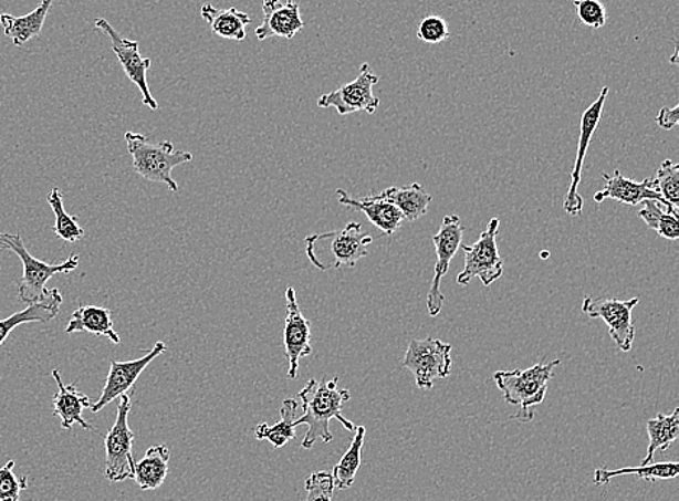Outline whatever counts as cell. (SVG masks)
Masks as SVG:
<instances>
[{
  "label": "cell",
  "instance_id": "1",
  "mask_svg": "<svg viewBox=\"0 0 679 501\" xmlns=\"http://www.w3.org/2000/svg\"><path fill=\"white\" fill-rule=\"evenodd\" d=\"M338 377H332L331 380L323 378L317 382L312 378L299 393V399L302 400L303 416L294 421V425H307V434L304 437L302 447L304 449L313 448L316 441L331 443L334 439L330 429L332 419L340 421L342 426L349 432L355 430L353 421L342 416V407L351 399L349 392L346 388H338Z\"/></svg>",
  "mask_w": 679,
  "mask_h": 501
},
{
  "label": "cell",
  "instance_id": "2",
  "mask_svg": "<svg viewBox=\"0 0 679 501\" xmlns=\"http://www.w3.org/2000/svg\"><path fill=\"white\" fill-rule=\"evenodd\" d=\"M306 255L317 270H340L357 265L367 257L373 237L363 231L358 222H349L342 231L315 233L304 240Z\"/></svg>",
  "mask_w": 679,
  "mask_h": 501
},
{
  "label": "cell",
  "instance_id": "3",
  "mask_svg": "<svg viewBox=\"0 0 679 501\" xmlns=\"http://www.w3.org/2000/svg\"><path fill=\"white\" fill-rule=\"evenodd\" d=\"M125 140L137 175L149 181L163 182L171 194L179 191V185L173 179L171 173L181 164L194 160V154L177 149L170 140L156 144L137 133H126Z\"/></svg>",
  "mask_w": 679,
  "mask_h": 501
},
{
  "label": "cell",
  "instance_id": "4",
  "mask_svg": "<svg viewBox=\"0 0 679 501\" xmlns=\"http://www.w3.org/2000/svg\"><path fill=\"white\" fill-rule=\"evenodd\" d=\"M561 359L550 364L537 363L527 369H512V372H498L494 382L503 393L505 403L520 406V411L513 419L526 424L533 420L535 407L542 405L547 392V383L554 377V368L558 367Z\"/></svg>",
  "mask_w": 679,
  "mask_h": 501
},
{
  "label": "cell",
  "instance_id": "5",
  "mask_svg": "<svg viewBox=\"0 0 679 501\" xmlns=\"http://www.w3.org/2000/svg\"><path fill=\"white\" fill-rule=\"evenodd\" d=\"M0 250H9L15 252L23 265V274L20 280V290L18 298L25 304H31L41 301L46 293V283L54 274H67L76 270L79 267V255L69 257L60 264H46V262L35 259L27 250L21 236L18 233L0 232Z\"/></svg>",
  "mask_w": 679,
  "mask_h": 501
},
{
  "label": "cell",
  "instance_id": "6",
  "mask_svg": "<svg viewBox=\"0 0 679 501\" xmlns=\"http://www.w3.org/2000/svg\"><path fill=\"white\" fill-rule=\"evenodd\" d=\"M133 401L129 395L119 397L118 414L115 424L105 437V477L111 482L134 479L135 461L133 447L135 434L129 428V414Z\"/></svg>",
  "mask_w": 679,
  "mask_h": 501
},
{
  "label": "cell",
  "instance_id": "7",
  "mask_svg": "<svg viewBox=\"0 0 679 501\" xmlns=\"http://www.w3.org/2000/svg\"><path fill=\"white\" fill-rule=\"evenodd\" d=\"M452 345L433 338L410 341L401 359L403 367L414 374L420 390H432L435 382L451 374Z\"/></svg>",
  "mask_w": 679,
  "mask_h": 501
},
{
  "label": "cell",
  "instance_id": "8",
  "mask_svg": "<svg viewBox=\"0 0 679 501\" xmlns=\"http://www.w3.org/2000/svg\"><path fill=\"white\" fill-rule=\"evenodd\" d=\"M499 228L500 219H491L479 241L472 246L462 247L463 254H466V267L458 274V284L468 285L472 279H479L482 285L490 288L503 275L504 264L498 247Z\"/></svg>",
  "mask_w": 679,
  "mask_h": 501
},
{
  "label": "cell",
  "instance_id": "9",
  "mask_svg": "<svg viewBox=\"0 0 679 501\" xmlns=\"http://www.w3.org/2000/svg\"><path fill=\"white\" fill-rule=\"evenodd\" d=\"M639 298L620 301V299H594L585 296L583 312L592 320H602L608 327V334L623 353H629L634 346L636 327L634 309L639 304Z\"/></svg>",
  "mask_w": 679,
  "mask_h": 501
},
{
  "label": "cell",
  "instance_id": "10",
  "mask_svg": "<svg viewBox=\"0 0 679 501\" xmlns=\"http://www.w3.org/2000/svg\"><path fill=\"white\" fill-rule=\"evenodd\" d=\"M380 82V77L373 73L368 63L361 65L358 77L355 81L342 84L334 92L326 93L317 101V106L335 107L340 115H351L355 112H367L369 115L376 114L380 107V100L374 95L373 88Z\"/></svg>",
  "mask_w": 679,
  "mask_h": 501
},
{
  "label": "cell",
  "instance_id": "11",
  "mask_svg": "<svg viewBox=\"0 0 679 501\" xmlns=\"http://www.w3.org/2000/svg\"><path fill=\"white\" fill-rule=\"evenodd\" d=\"M95 27L97 30L102 31L103 34L109 36L112 50H114L116 59L119 60L126 77L138 87L140 95H143V105L149 107L152 111H157L158 103L154 100L147 81V73L148 70L152 69L153 61L144 59L143 55H140L139 42L122 36L105 18H97Z\"/></svg>",
  "mask_w": 679,
  "mask_h": 501
},
{
  "label": "cell",
  "instance_id": "12",
  "mask_svg": "<svg viewBox=\"0 0 679 501\" xmlns=\"http://www.w3.org/2000/svg\"><path fill=\"white\" fill-rule=\"evenodd\" d=\"M462 233L463 228L460 217L451 215V217L443 218L437 236L432 238L438 261L437 265H435L433 280L428 292V312L430 316H438L440 311H442L445 296L440 292V283H442L445 274H448L453 257L460 250Z\"/></svg>",
  "mask_w": 679,
  "mask_h": 501
},
{
  "label": "cell",
  "instance_id": "13",
  "mask_svg": "<svg viewBox=\"0 0 679 501\" xmlns=\"http://www.w3.org/2000/svg\"><path fill=\"white\" fill-rule=\"evenodd\" d=\"M167 351V345L158 341L147 354L133 362H112L109 374H107L105 387H103L100 400L92 405L93 414L101 411L109 403L119 399L121 396L128 395L133 390L135 383L138 382L140 374L147 369L154 359L160 357Z\"/></svg>",
  "mask_w": 679,
  "mask_h": 501
},
{
  "label": "cell",
  "instance_id": "14",
  "mask_svg": "<svg viewBox=\"0 0 679 501\" xmlns=\"http://www.w3.org/2000/svg\"><path fill=\"white\" fill-rule=\"evenodd\" d=\"M285 309H288V316H285L284 325V349L285 357L289 359L288 376L290 380H294L299 376L300 358L307 357L313 349L311 322L300 311L296 290L293 285L285 290Z\"/></svg>",
  "mask_w": 679,
  "mask_h": 501
},
{
  "label": "cell",
  "instance_id": "15",
  "mask_svg": "<svg viewBox=\"0 0 679 501\" xmlns=\"http://www.w3.org/2000/svg\"><path fill=\"white\" fill-rule=\"evenodd\" d=\"M608 95V87H603L597 101L584 112L583 118H581V131L578 139L577 158H575V166L573 175H571V186L568 194L564 200V210L570 217H579L584 210L583 196L578 194V186L581 182V173H583V164L585 160V154L588 152L589 143H592L593 135L598 128L599 121H602L604 103H606Z\"/></svg>",
  "mask_w": 679,
  "mask_h": 501
},
{
  "label": "cell",
  "instance_id": "16",
  "mask_svg": "<svg viewBox=\"0 0 679 501\" xmlns=\"http://www.w3.org/2000/svg\"><path fill=\"white\" fill-rule=\"evenodd\" d=\"M264 20L255 30V36L260 41L280 36V39L293 40L297 32L306 27L300 13V4L294 0L283 3L281 0H262Z\"/></svg>",
  "mask_w": 679,
  "mask_h": 501
},
{
  "label": "cell",
  "instance_id": "17",
  "mask_svg": "<svg viewBox=\"0 0 679 501\" xmlns=\"http://www.w3.org/2000/svg\"><path fill=\"white\" fill-rule=\"evenodd\" d=\"M602 177L606 181L604 182V189L594 195V201L598 205L603 203L604 200L612 199L629 206L644 203L645 200H658L665 206L662 196L658 194L652 179L638 182L627 179V177L621 175L620 170H615L613 176L602 173Z\"/></svg>",
  "mask_w": 679,
  "mask_h": 501
},
{
  "label": "cell",
  "instance_id": "18",
  "mask_svg": "<svg viewBox=\"0 0 679 501\" xmlns=\"http://www.w3.org/2000/svg\"><path fill=\"white\" fill-rule=\"evenodd\" d=\"M336 194H338L341 205L363 212L368 218V221L374 227L380 229L383 233H386V236H393V233L399 231L403 221H405L400 210L395 205L377 198L376 195H369L363 199H354L342 189L336 190Z\"/></svg>",
  "mask_w": 679,
  "mask_h": 501
},
{
  "label": "cell",
  "instance_id": "19",
  "mask_svg": "<svg viewBox=\"0 0 679 501\" xmlns=\"http://www.w3.org/2000/svg\"><path fill=\"white\" fill-rule=\"evenodd\" d=\"M53 377L58 383L59 392L55 393L53 405L54 415L61 419L63 429H72L73 425H81L83 429L93 430V426L83 419V410L91 409L92 400L76 386H65L61 380L59 369H54Z\"/></svg>",
  "mask_w": 679,
  "mask_h": 501
},
{
  "label": "cell",
  "instance_id": "20",
  "mask_svg": "<svg viewBox=\"0 0 679 501\" xmlns=\"http://www.w3.org/2000/svg\"><path fill=\"white\" fill-rule=\"evenodd\" d=\"M61 304H63V296H61L60 290L50 289L46 290L41 301L28 304L23 311L13 313L7 320L0 321V346L4 344L11 332L23 323H44L54 320L59 315Z\"/></svg>",
  "mask_w": 679,
  "mask_h": 501
},
{
  "label": "cell",
  "instance_id": "21",
  "mask_svg": "<svg viewBox=\"0 0 679 501\" xmlns=\"http://www.w3.org/2000/svg\"><path fill=\"white\" fill-rule=\"evenodd\" d=\"M54 2L55 0H41V3L34 11L23 17H13L11 13H2V15H0V25L3 27L4 35L12 40L13 45H25L28 41L41 34L46 17H49L50 9L53 7Z\"/></svg>",
  "mask_w": 679,
  "mask_h": 501
},
{
  "label": "cell",
  "instance_id": "22",
  "mask_svg": "<svg viewBox=\"0 0 679 501\" xmlns=\"http://www.w3.org/2000/svg\"><path fill=\"white\" fill-rule=\"evenodd\" d=\"M201 18L220 39L241 42L247 39V28L251 23L248 13L236 8L218 9L213 4L205 3L200 9Z\"/></svg>",
  "mask_w": 679,
  "mask_h": 501
},
{
  "label": "cell",
  "instance_id": "23",
  "mask_svg": "<svg viewBox=\"0 0 679 501\" xmlns=\"http://www.w3.org/2000/svg\"><path fill=\"white\" fill-rule=\"evenodd\" d=\"M376 196L395 205L400 210L405 221L409 222L418 221L419 218L425 217L428 213L430 201H432V196L419 182H411V185L403 187H388Z\"/></svg>",
  "mask_w": 679,
  "mask_h": 501
},
{
  "label": "cell",
  "instance_id": "24",
  "mask_svg": "<svg viewBox=\"0 0 679 501\" xmlns=\"http://www.w3.org/2000/svg\"><path fill=\"white\" fill-rule=\"evenodd\" d=\"M65 332L67 334L87 332V334L105 336L116 345L121 344V336L118 332H115L114 323H112V312L106 307L81 306L76 309Z\"/></svg>",
  "mask_w": 679,
  "mask_h": 501
},
{
  "label": "cell",
  "instance_id": "25",
  "mask_svg": "<svg viewBox=\"0 0 679 501\" xmlns=\"http://www.w3.org/2000/svg\"><path fill=\"white\" fill-rule=\"evenodd\" d=\"M170 449L166 445H156L148 449L143 460L135 462L134 479L140 490H157L168 476Z\"/></svg>",
  "mask_w": 679,
  "mask_h": 501
},
{
  "label": "cell",
  "instance_id": "26",
  "mask_svg": "<svg viewBox=\"0 0 679 501\" xmlns=\"http://www.w3.org/2000/svg\"><path fill=\"white\" fill-rule=\"evenodd\" d=\"M299 403L294 399H285L281 405V420L270 426L261 424L255 428V438L259 441H269L275 449L283 448L284 445L296 438V425Z\"/></svg>",
  "mask_w": 679,
  "mask_h": 501
},
{
  "label": "cell",
  "instance_id": "27",
  "mask_svg": "<svg viewBox=\"0 0 679 501\" xmlns=\"http://www.w3.org/2000/svg\"><path fill=\"white\" fill-rule=\"evenodd\" d=\"M648 430L649 447L644 460V466L652 463L655 452L667 451L679 437V409H673L672 414H659L657 418L646 424Z\"/></svg>",
  "mask_w": 679,
  "mask_h": 501
},
{
  "label": "cell",
  "instance_id": "28",
  "mask_svg": "<svg viewBox=\"0 0 679 501\" xmlns=\"http://www.w3.org/2000/svg\"><path fill=\"white\" fill-rule=\"evenodd\" d=\"M629 474L638 476L639 479L646 481L673 480L679 474V466L678 462H659L648 463V466L641 463L640 467H627L621 468V470L599 468V470L594 471V482L597 486H604L610 482V480L616 479V477Z\"/></svg>",
  "mask_w": 679,
  "mask_h": 501
},
{
  "label": "cell",
  "instance_id": "29",
  "mask_svg": "<svg viewBox=\"0 0 679 501\" xmlns=\"http://www.w3.org/2000/svg\"><path fill=\"white\" fill-rule=\"evenodd\" d=\"M365 434L367 429L364 426H357L355 428V437L353 443L345 456L341 458L340 463H336L332 477H334L335 489L346 490L353 487L355 477L363 461V448L365 441Z\"/></svg>",
  "mask_w": 679,
  "mask_h": 501
},
{
  "label": "cell",
  "instance_id": "30",
  "mask_svg": "<svg viewBox=\"0 0 679 501\" xmlns=\"http://www.w3.org/2000/svg\"><path fill=\"white\" fill-rule=\"evenodd\" d=\"M644 203L645 208L638 213L641 221L665 240L677 241L679 238L678 213L665 208L658 200H645Z\"/></svg>",
  "mask_w": 679,
  "mask_h": 501
},
{
  "label": "cell",
  "instance_id": "31",
  "mask_svg": "<svg viewBox=\"0 0 679 501\" xmlns=\"http://www.w3.org/2000/svg\"><path fill=\"white\" fill-rule=\"evenodd\" d=\"M49 203L53 209L55 225L53 231L55 236L65 242H76L84 236V229L79 225L77 219L65 212L63 194L58 187L51 190Z\"/></svg>",
  "mask_w": 679,
  "mask_h": 501
},
{
  "label": "cell",
  "instance_id": "32",
  "mask_svg": "<svg viewBox=\"0 0 679 501\" xmlns=\"http://www.w3.org/2000/svg\"><path fill=\"white\" fill-rule=\"evenodd\" d=\"M654 185L658 194L662 196L665 206L672 212L678 213L679 208V166L671 160L660 164L657 176L654 177Z\"/></svg>",
  "mask_w": 679,
  "mask_h": 501
},
{
  "label": "cell",
  "instance_id": "33",
  "mask_svg": "<svg viewBox=\"0 0 679 501\" xmlns=\"http://www.w3.org/2000/svg\"><path fill=\"white\" fill-rule=\"evenodd\" d=\"M13 468L15 461L12 460L0 467V501H20L22 491L27 490V477H17Z\"/></svg>",
  "mask_w": 679,
  "mask_h": 501
},
{
  "label": "cell",
  "instance_id": "34",
  "mask_svg": "<svg viewBox=\"0 0 679 501\" xmlns=\"http://www.w3.org/2000/svg\"><path fill=\"white\" fill-rule=\"evenodd\" d=\"M575 11L578 20L592 30H599L606 25V7L599 0H574Z\"/></svg>",
  "mask_w": 679,
  "mask_h": 501
},
{
  "label": "cell",
  "instance_id": "35",
  "mask_svg": "<svg viewBox=\"0 0 679 501\" xmlns=\"http://www.w3.org/2000/svg\"><path fill=\"white\" fill-rule=\"evenodd\" d=\"M306 499L303 501H334V477L331 472L320 471L306 480Z\"/></svg>",
  "mask_w": 679,
  "mask_h": 501
},
{
  "label": "cell",
  "instance_id": "36",
  "mask_svg": "<svg viewBox=\"0 0 679 501\" xmlns=\"http://www.w3.org/2000/svg\"><path fill=\"white\" fill-rule=\"evenodd\" d=\"M451 36L447 21L442 17L430 15L421 20L418 28V39L426 44H440Z\"/></svg>",
  "mask_w": 679,
  "mask_h": 501
},
{
  "label": "cell",
  "instance_id": "37",
  "mask_svg": "<svg viewBox=\"0 0 679 501\" xmlns=\"http://www.w3.org/2000/svg\"><path fill=\"white\" fill-rule=\"evenodd\" d=\"M679 106L662 107L657 116V124L665 131H671L678 125Z\"/></svg>",
  "mask_w": 679,
  "mask_h": 501
}]
</instances>
